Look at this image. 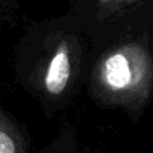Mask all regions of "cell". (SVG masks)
<instances>
[{"label":"cell","instance_id":"obj_1","mask_svg":"<svg viewBox=\"0 0 153 153\" xmlns=\"http://www.w3.org/2000/svg\"><path fill=\"white\" fill-rule=\"evenodd\" d=\"M93 87L106 103L140 108L153 87V58L145 45L125 42L105 53L93 71Z\"/></svg>","mask_w":153,"mask_h":153},{"label":"cell","instance_id":"obj_2","mask_svg":"<svg viewBox=\"0 0 153 153\" xmlns=\"http://www.w3.org/2000/svg\"><path fill=\"white\" fill-rule=\"evenodd\" d=\"M74 73V51L65 38L54 48L43 73V87L50 95H61L67 90Z\"/></svg>","mask_w":153,"mask_h":153},{"label":"cell","instance_id":"obj_3","mask_svg":"<svg viewBox=\"0 0 153 153\" xmlns=\"http://www.w3.org/2000/svg\"><path fill=\"white\" fill-rule=\"evenodd\" d=\"M0 153H27L22 137L0 109Z\"/></svg>","mask_w":153,"mask_h":153},{"label":"cell","instance_id":"obj_4","mask_svg":"<svg viewBox=\"0 0 153 153\" xmlns=\"http://www.w3.org/2000/svg\"><path fill=\"white\" fill-rule=\"evenodd\" d=\"M140 0H98V5H100V10H102L106 13H111L116 12V11L124 10L126 7L138 3Z\"/></svg>","mask_w":153,"mask_h":153}]
</instances>
